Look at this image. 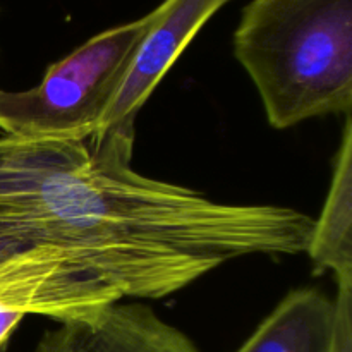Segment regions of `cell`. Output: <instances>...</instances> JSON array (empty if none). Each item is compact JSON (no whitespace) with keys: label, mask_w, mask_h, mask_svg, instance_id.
Wrapping results in <instances>:
<instances>
[{"label":"cell","mask_w":352,"mask_h":352,"mask_svg":"<svg viewBox=\"0 0 352 352\" xmlns=\"http://www.w3.org/2000/svg\"><path fill=\"white\" fill-rule=\"evenodd\" d=\"M34 352H199L175 327L141 302H112L58 322Z\"/></svg>","instance_id":"cell-6"},{"label":"cell","mask_w":352,"mask_h":352,"mask_svg":"<svg viewBox=\"0 0 352 352\" xmlns=\"http://www.w3.org/2000/svg\"><path fill=\"white\" fill-rule=\"evenodd\" d=\"M332 352H352V284H337Z\"/></svg>","instance_id":"cell-9"},{"label":"cell","mask_w":352,"mask_h":352,"mask_svg":"<svg viewBox=\"0 0 352 352\" xmlns=\"http://www.w3.org/2000/svg\"><path fill=\"white\" fill-rule=\"evenodd\" d=\"M336 302L320 289L289 292L236 352H332Z\"/></svg>","instance_id":"cell-7"},{"label":"cell","mask_w":352,"mask_h":352,"mask_svg":"<svg viewBox=\"0 0 352 352\" xmlns=\"http://www.w3.org/2000/svg\"><path fill=\"white\" fill-rule=\"evenodd\" d=\"M24 248H30V246H24V244L19 243V241L14 239L12 236H9V234L0 230V261L7 260V258H10L12 254L19 253V251H23Z\"/></svg>","instance_id":"cell-10"},{"label":"cell","mask_w":352,"mask_h":352,"mask_svg":"<svg viewBox=\"0 0 352 352\" xmlns=\"http://www.w3.org/2000/svg\"><path fill=\"white\" fill-rule=\"evenodd\" d=\"M234 54L275 129L351 113L352 0H251Z\"/></svg>","instance_id":"cell-2"},{"label":"cell","mask_w":352,"mask_h":352,"mask_svg":"<svg viewBox=\"0 0 352 352\" xmlns=\"http://www.w3.org/2000/svg\"><path fill=\"white\" fill-rule=\"evenodd\" d=\"M306 253L315 274L332 272L337 284H352V119L346 116L332 182L318 219H313Z\"/></svg>","instance_id":"cell-8"},{"label":"cell","mask_w":352,"mask_h":352,"mask_svg":"<svg viewBox=\"0 0 352 352\" xmlns=\"http://www.w3.org/2000/svg\"><path fill=\"white\" fill-rule=\"evenodd\" d=\"M232 0H164L151 10V23L126 78L91 141L112 140L134 148L136 117L158 82L201 28Z\"/></svg>","instance_id":"cell-5"},{"label":"cell","mask_w":352,"mask_h":352,"mask_svg":"<svg viewBox=\"0 0 352 352\" xmlns=\"http://www.w3.org/2000/svg\"><path fill=\"white\" fill-rule=\"evenodd\" d=\"M122 301L69 250L30 246L0 261V352L28 315L64 322Z\"/></svg>","instance_id":"cell-4"},{"label":"cell","mask_w":352,"mask_h":352,"mask_svg":"<svg viewBox=\"0 0 352 352\" xmlns=\"http://www.w3.org/2000/svg\"><path fill=\"white\" fill-rule=\"evenodd\" d=\"M131 160L110 140L0 136V230L69 250L122 299H162L226 261L308 248L313 219L298 210L212 201Z\"/></svg>","instance_id":"cell-1"},{"label":"cell","mask_w":352,"mask_h":352,"mask_svg":"<svg viewBox=\"0 0 352 352\" xmlns=\"http://www.w3.org/2000/svg\"><path fill=\"white\" fill-rule=\"evenodd\" d=\"M151 12L95 34L26 91L0 89V131L17 141H86L112 105Z\"/></svg>","instance_id":"cell-3"}]
</instances>
